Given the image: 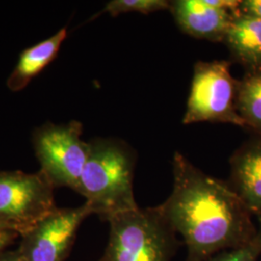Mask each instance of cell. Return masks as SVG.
<instances>
[{
    "label": "cell",
    "instance_id": "1",
    "mask_svg": "<svg viewBox=\"0 0 261 261\" xmlns=\"http://www.w3.org/2000/svg\"><path fill=\"white\" fill-rule=\"evenodd\" d=\"M172 173L171 195L159 208L181 235L187 261H207L258 237L252 210L228 182L207 175L179 152L173 156Z\"/></svg>",
    "mask_w": 261,
    "mask_h": 261
},
{
    "label": "cell",
    "instance_id": "2",
    "mask_svg": "<svg viewBox=\"0 0 261 261\" xmlns=\"http://www.w3.org/2000/svg\"><path fill=\"white\" fill-rule=\"evenodd\" d=\"M134 168L135 159L123 143L92 140L75 192L85 197L92 214L105 221L137 209L140 206L134 195Z\"/></svg>",
    "mask_w": 261,
    "mask_h": 261
},
{
    "label": "cell",
    "instance_id": "3",
    "mask_svg": "<svg viewBox=\"0 0 261 261\" xmlns=\"http://www.w3.org/2000/svg\"><path fill=\"white\" fill-rule=\"evenodd\" d=\"M110 236L100 261H171L176 233L159 206L127 211L108 220Z\"/></svg>",
    "mask_w": 261,
    "mask_h": 261
},
{
    "label": "cell",
    "instance_id": "4",
    "mask_svg": "<svg viewBox=\"0 0 261 261\" xmlns=\"http://www.w3.org/2000/svg\"><path fill=\"white\" fill-rule=\"evenodd\" d=\"M227 60L198 61L194 68L183 123L221 122L245 128L237 109L239 81Z\"/></svg>",
    "mask_w": 261,
    "mask_h": 261
},
{
    "label": "cell",
    "instance_id": "5",
    "mask_svg": "<svg viewBox=\"0 0 261 261\" xmlns=\"http://www.w3.org/2000/svg\"><path fill=\"white\" fill-rule=\"evenodd\" d=\"M55 187L41 171H0V226L19 236L56 210Z\"/></svg>",
    "mask_w": 261,
    "mask_h": 261
},
{
    "label": "cell",
    "instance_id": "6",
    "mask_svg": "<svg viewBox=\"0 0 261 261\" xmlns=\"http://www.w3.org/2000/svg\"><path fill=\"white\" fill-rule=\"evenodd\" d=\"M83 125L77 121L45 124L33 135L40 171L55 188L76 191L89 153V142L82 140Z\"/></svg>",
    "mask_w": 261,
    "mask_h": 261
},
{
    "label": "cell",
    "instance_id": "7",
    "mask_svg": "<svg viewBox=\"0 0 261 261\" xmlns=\"http://www.w3.org/2000/svg\"><path fill=\"white\" fill-rule=\"evenodd\" d=\"M90 215L86 203L76 208H56L20 235L18 250L28 261H65L79 227Z\"/></svg>",
    "mask_w": 261,
    "mask_h": 261
},
{
    "label": "cell",
    "instance_id": "8",
    "mask_svg": "<svg viewBox=\"0 0 261 261\" xmlns=\"http://www.w3.org/2000/svg\"><path fill=\"white\" fill-rule=\"evenodd\" d=\"M169 10L184 33L197 39L222 43L236 16L231 11L207 4L205 0L171 1Z\"/></svg>",
    "mask_w": 261,
    "mask_h": 261
},
{
    "label": "cell",
    "instance_id": "9",
    "mask_svg": "<svg viewBox=\"0 0 261 261\" xmlns=\"http://www.w3.org/2000/svg\"><path fill=\"white\" fill-rule=\"evenodd\" d=\"M228 184L252 213L261 212V134H253L234 152Z\"/></svg>",
    "mask_w": 261,
    "mask_h": 261
},
{
    "label": "cell",
    "instance_id": "10",
    "mask_svg": "<svg viewBox=\"0 0 261 261\" xmlns=\"http://www.w3.org/2000/svg\"><path fill=\"white\" fill-rule=\"evenodd\" d=\"M66 37L67 29L62 28L51 37L24 49L7 80L10 90L18 92L24 89L35 76L55 60Z\"/></svg>",
    "mask_w": 261,
    "mask_h": 261
},
{
    "label": "cell",
    "instance_id": "11",
    "mask_svg": "<svg viewBox=\"0 0 261 261\" xmlns=\"http://www.w3.org/2000/svg\"><path fill=\"white\" fill-rule=\"evenodd\" d=\"M223 43L246 71L261 65V19L236 15Z\"/></svg>",
    "mask_w": 261,
    "mask_h": 261
},
{
    "label": "cell",
    "instance_id": "12",
    "mask_svg": "<svg viewBox=\"0 0 261 261\" xmlns=\"http://www.w3.org/2000/svg\"><path fill=\"white\" fill-rule=\"evenodd\" d=\"M237 109L246 129L261 134V65L247 70L239 81Z\"/></svg>",
    "mask_w": 261,
    "mask_h": 261
},
{
    "label": "cell",
    "instance_id": "13",
    "mask_svg": "<svg viewBox=\"0 0 261 261\" xmlns=\"http://www.w3.org/2000/svg\"><path fill=\"white\" fill-rule=\"evenodd\" d=\"M169 7L170 1L167 0H112L107 3L103 13H109L112 17L130 12L148 15L163 10H169Z\"/></svg>",
    "mask_w": 261,
    "mask_h": 261
},
{
    "label": "cell",
    "instance_id": "14",
    "mask_svg": "<svg viewBox=\"0 0 261 261\" xmlns=\"http://www.w3.org/2000/svg\"><path fill=\"white\" fill-rule=\"evenodd\" d=\"M261 255L259 236L253 241L240 248L219 252L207 261H258Z\"/></svg>",
    "mask_w": 261,
    "mask_h": 261
},
{
    "label": "cell",
    "instance_id": "15",
    "mask_svg": "<svg viewBox=\"0 0 261 261\" xmlns=\"http://www.w3.org/2000/svg\"><path fill=\"white\" fill-rule=\"evenodd\" d=\"M238 15L261 19V0H242L239 1Z\"/></svg>",
    "mask_w": 261,
    "mask_h": 261
},
{
    "label": "cell",
    "instance_id": "16",
    "mask_svg": "<svg viewBox=\"0 0 261 261\" xmlns=\"http://www.w3.org/2000/svg\"><path fill=\"white\" fill-rule=\"evenodd\" d=\"M18 236L19 234L11 230H0V254L7 250Z\"/></svg>",
    "mask_w": 261,
    "mask_h": 261
},
{
    "label": "cell",
    "instance_id": "17",
    "mask_svg": "<svg viewBox=\"0 0 261 261\" xmlns=\"http://www.w3.org/2000/svg\"><path fill=\"white\" fill-rule=\"evenodd\" d=\"M0 261H28L27 258L19 252L17 249L16 251H5L0 254Z\"/></svg>",
    "mask_w": 261,
    "mask_h": 261
},
{
    "label": "cell",
    "instance_id": "18",
    "mask_svg": "<svg viewBox=\"0 0 261 261\" xmlns=\"http://www.w3.org/2000/svg\"><path fill=\"white\" fill-rule=\"evenodd\" d=\"M253 216L255 217L256 221H257V230H258V236H259V239H260L261 243V212H256V213H253Z\"/></svg>",
    "mask_w": 261,
    "mask_h": 261
},
{
    "label": "cell",
    "instance_id": "19",
    "mask_svg": "<svg viewBox=\"0 0 261 261\" xmlns=\"http://www.w3.org/2000/svg\"><path fill=\"white\" fill-rule=\"evenodd\" d=\"M0 230H4V229H2V228H1V226H0Z\"/></svg>",
    "mask_w": 261,
    "mask_h": 261
}]
</instances>
